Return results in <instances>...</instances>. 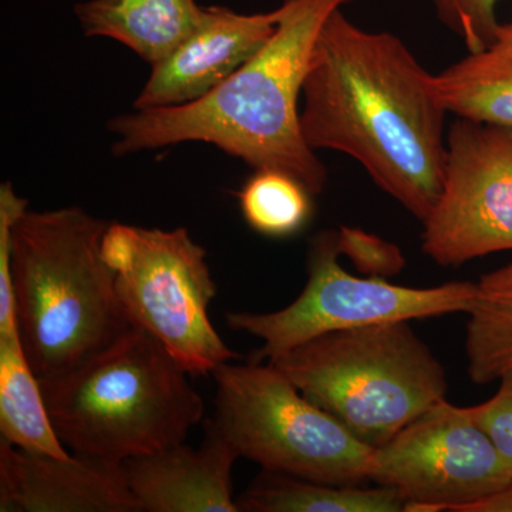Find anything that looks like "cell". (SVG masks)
Wrapping results in <instances>:
<instances>
[{
  "instance_id": "6da1fadb",
  "label": "cell",
  "mask_w": 512,
  "mask_h": 512,
  "mask_svg": "<svg viewBox=\"0 0 512 512\" xmlns=\"http://www.w3.org/2000/svg\"><path fill=\"white\" fill-rule=\"evenodd\" d=\"M302 106L313 150L352 157L413 217H429L443 188L448 111L436 74L399 37L367 32L335 10L313 47Z\"/></svg>"
},
{
  "instance_id": "7a4b0ae2",
  "label": "cell",
  "mask_w": 512,
  "mask_h": 512,
  "mask_svg": "<svg viewBox=\"0 0 512 512\" xmlns=\"http://www.w3.org/2000/svg\"><path fill=\"white\" fill-rule=\"evenodd\" d=\"M352 0H284L271 39L207 96L181 106L114 117L117 156L201 141L255 170H276L313 195L328 170L303 137L299 99L316 39L335 10Z\"/></svg>"
},
{
  "instance_id": "3957f363",
  "label": "cell",
  "mask_w": 512,
  "mask_h": 512,
  "mask_svg": "<svg viewBox=\"0 0 512 512\" xmlns=\"http://www.w3.org/2000/svg\"><path fill=\"white\" fill-rule=\"evenodd\" d=\"M109 225L69 207L25 211L12 227L16 320L39 380L76 369L133 328L101 251Z\"/></svg>"
},
{
  "instance_id": "277c9868",
  "label": "cell",
  "mask_w": 512,
  "mask_h": 512,
  "mask_svg": "<svg viewBox=\"0 0 512 512\" xmlns=\"http://www.w3.org/2000/svg\"><path fill=\"white\" fill-rule=\"evenodd\" d=\"M39 382L53 429L73 454L124 463L184 443L204 419L188 373L137 328L76 369Z\"/></svg>"
},
{
  "instance_id": "5b68a950",
  "label": "cell",
  "mask_w": 512,
  "mask_h": 512,
  "mask_svg": "<svg viewBox=\"0 0 512 512\" xmlns=\"http://www.w3.org/2000/svg\"><path fill=\"white\" fill-rule=\"evenodd\" d=\"M269 365L372 448L446 399L444 367L407 320L328 333Z\"/></svg>"
},
{
  "instance_id": "8992f818",
  "label": "cell",
  "mask_w": 512,
  "mask_h": 512,
  "mask_svg": "<svg viewBox=\"0 0 512 512\" xmlns=\"http://www.w3.org/2000/svg\"><path fill=\"white\" fill-rule=\"evenodd\" d=\"M215 424L239 457L269 473L336 485L369 480L373 448L320 409L272 365L224 363Z\"/></svg>"
},
{
  "instance_id": "52a82bcc",
  "label": "cell",
  "mask_w": 512,
  "mask_h": 512,
  "mask_svg": "<svg viewBox=\"0 0 512 512\" xmlns=\"http://www.w3.org/2000/svg\"><path fill=\"white\" fill-rule=\"evenodd\" d=\"M101 251L130 325L153 336L188 375H212L238 359L208 318L217 285L207 252L187 229L110 222Z\"/></svg>"
},
{
  "instance_id": "ba28073f",
  "label": "cell",
  "mask_w": 512,
  "mask_h": 512,
  "mask_svg": "<svg viewBox=\"0 0 512 512\" xmlns=\"http://www.w3.org/2000/svg\"><path fill=\"white\" fill-rule=\"evenodd\" d=\"M338 232L313 239L308 284L301 295L269 313L228 312L229 329L262 342L249 362L268 363L303 343L328 333L379 323L468 313L476 298L474 282H448L434 288H409L382 278H360L339 264Z\"/></svg>"
},
{
  "instance_id": "9c48e42d",
  "label": "cell",
  "mask_w": 512,
  "mask_h": 512,
  "mask_svg": "<svg viewBox=\"0 0 512 512\" xmlns=\"http://www.w3.org/2000/svg\"><path fill=\"white\" fill-rule=\"evenodd\" d=\"M369 480L394 488L407 512H470L512 481L470 406L446 399L373 448Z\"/></svg>"
},
{
  "instance_id": "30bf717a",
  "label": "cell",
  "mask_w": 512,
  "mask_h": 512,
  "mask_svg": "<svg viewBox=\"0 0 512 512\" xmlns=\"http://www.w3.org/2000/svg\"><path fill=\"white\" fill-rule=\"evenodd\" d=\"M423 227L424 254L440 266L512 251V128L456 117L443 188Z\"/></svg>"
},
{
  "instance_id": "8fae6325",
  "label": "cell",
  "mask_w": 512,
  "mask_h": 512,
  "mask_svg": "<svg viewBox=\"0 0 512 512\" xmlns=\"http://www.w3.org/2000/svg\"><path fill=\"white\" fill-rule=\"evenodd\" d=\"M278 26V9L242 15L204 8L200 26L151 74L134 110L181 106L207 96L265 46Z\"/></svg>"
},
{
  "instance_id": "7c38bea8",
  "label": "cell",
  "mask_w": 512,
  "mask_h": 512,
  "mask_svg": "<svg viewBox=\"0 0 512 512\" xmlns=\"http://www.w3.org/2000/svg\"><path fill=\"white\" fill-rule=\"evenodd\" d=\"M0 511L143 512L123 463L28 453L0 439Z\"/></svg>"
},
{
  "instance_id": "4fadbf2b",
  "label": "cell",
  "mask_w": 512,
  "mask_h": 512,
  "mask_svg": "<svg viewBox=\"0 0 512 512\" xmlns=\"http://www.w3.org/2000/svg\"><path fill=\"white\" fill-rule=\"evenodd\" d=\"M198 448L177 444L124 461L128 487L143 512H239L232 468L239 456L214 419Z\"/></svg>"
},
{
  "instance_id": "5bb4252c",
  "label": "cell",
  "mask_w": 512,
  "mask_h": 512,
  "mask_svg": "<svg viewBox=\"0 0 512 512\" xmlns=\"http://www.w3.org/2000/svg\"><path fill=\"white\" fill-rule=\"evenodd\" d=\"M76 15L86 36L117 40L153 66L197 30L204 8L195 0H90Z\"/></svg>"
},
{
  "instance_id": "9a60e30c",
  "label": "cell",
  "mask_w": 512,
  "mask_h": 512,
  "mask_svg": "<svg viewBox=\"0 0 512 512\" xmlns=\"http://www.w3.org/2000/svg\"><path fill=\"white\" fill-rule=\"evenodd\" d=\"M436 87L448 114L512 128V22L490 46L436 74Z\"/></svg>"
},
{
  "instance_id": "2e32d148",
  "label": "cell",
  "mask_w": 512,
  "mask_h": 512,
  "mask_svg": "<svg viewBox=\"0 0 512 512\" xmlns=\"http://www.w3.org/2000/svg\"><path fill=\"white\" fill-rule=\"evenodd\" d=\"M0 433L28 453L72 456L57 437L20 335L0 336Z\"/></svg>"
},
{
  "instance_id": "e0dca14e",
  "label": "cell",
  "mask_w": 512,
  "mask_h": 512,
  "mask_svg": "<svg viewBox=\"0 0 512 512\" xmlns=\"http://www.w3.org/2000/svg\"><path fill=\"white\" fill-rule=\"evenodd\" d=\"M239 512H400L406 500L394 488L315 483L262 473L237 498Z\"/></svg>"
},
{
  "instance_id": "ac0fdd59",
  "label": "cell",
  "mask_w": 512,
  "mask_h": 512,
  "mask_svg": "<svg viewBox=\"0 0 512 512\" xmlns=\"http://www.w3.org/2000/svg\"><path fill=\"white\" fill-rule=\"evenodd\" d=\"M468 315L466 355L474 383L500 382L512 375V262L477 282Z\"/></svg>"
},
{
  "instance_id": "d6986e66",
  "label": "cell",
  "mask_w": 512,
  "mask_h": 512,
  "mask_svg": "<svg viewBox=\"0 0 512 512\" xmlns=\"http://www.w3.org/2000/svg\"><path fill=\"white\" fill-rule=\"evenodd\" d=\"M312 197L301 181L276 170H255L238 194L249 227L274 238L291 237L308 224Z\"/></svg>"
},
{
  "instance_id": "ffe728a7",
  "label": "cell",
  "mask_w": 512,
  "mask_h": 512,
  "mask_svg": "<svg viewBox=\"0 0 512 512\" xmlns=\"http://www.w3.org/2000/svg\"><path fill=\"white\" fill-rule=\"evenodd\" d=\"M500 0H431L443 25L456 33L468 53L480 52L493 43L501 23L497 20Z\"/></svg>"
},
{
  "instance_id": "44dd1931",
  "label": "cell",
  "mask_w": 512,
  "mask_h": 512,
  "mask_svg": "<svg viewBox=\"0 0 512 512\" xmlns=\"http://www.w3.org/2000/svg\"><path fill=\"white\" fill-rule=\"evenodd\" d=\"M28 204V200L16 194L12 184L0 185V336L19 333L10 268V232L23 212L28 211Z\"/></svg>"
},
{
  "instance_id": "7402d4cb",
  "label": "cell",
  "mask_w": 512,
  "mask_h": 512,
  "mask_svg": "<svg viewBox=\"0 0 512 512\" xmlns=\"http://www.w3.org/2000/svg\"><path fill=\"white\" fill-rule=\"evenodd\" d=\"M340 255H346L363 274L387 279L400 274L406 259L392 242L367 234L363 229L342 227L338 232Z\"/></svg>"
},
{
  "instance_id": "603a6c76",
  "label": "cell",
  "mask_w": 512,
  "mask_h": 512,
  "mask_svg": "<svg viewBox=\"0 0 512 512\" xmlns=\"http://www.w3.org/2000/svg\"><path fill=\"white\" fill-rule=\"evenodd\" d=\"M470 412L512 471V375L500 380V389L487 402L470 406Z\"/></svg>"
},
{
  "instance_id": "cb8c5ba5",
  "label": "cell",
  "mask_w": 512,
  "mask_h": 512,
  "mask_svg": "<svg viewBox=\"0 0 512 512\" xmlns=\"http://www.w3.org/2000/svg\"><path fill=\"white\" fill-rule=\"evenodd\" d=\"M470 512H512V481L501 493L481 501Z\"/></svg>"
}]
</instances>
